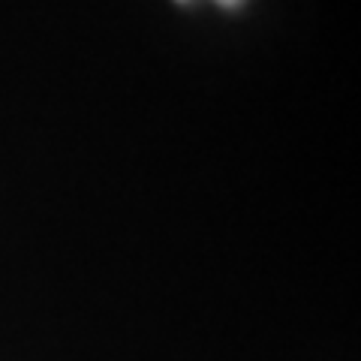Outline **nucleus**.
Returning a JSON list of instances; mask_svg holds the SVG:
<instances>
[{
    "instance_id": "nucleus-2",
    "label": "nucleus",
    "mask_w": 361,
    "mask_h": 361,
    "mask_svg": "<svg viewBox=\"0 0 361 361\" xmlns=\"http://www.w3.org/2000/svg\"><path fill=\"white\" fill-rule=\"evenodd\" d=\"M180 4H187V0H180Z\"/></svg>"
},
{
    "instance_id": "nucleus-1",
    "label": "nucleus",
    "mask_w": 361,
    "mask_h": 361,
    "mask_svg": "<svg viewBox=\"0 0 361 361\" xmlns=\"http://www.w3.org/2000/svg\"><path fill=\"white\" fill-rule=\"evenodd\" d=\"M217 4H220V6H238L241 0H217Z\"/></svg>"
}]
</instances>
